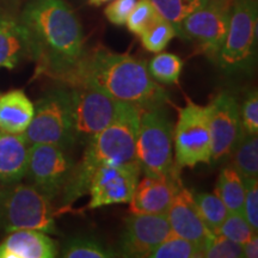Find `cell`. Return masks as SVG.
<instances>
[{
  "label": "cell",
  "instance_id": "3",
  "mask_svg": "<svg viewBox=\"0 0 258 258\" xmlns=\"http://www.w3.org/2000/svg\"><path fill=\"white\" fill-rule=\"evenodd\" d=\"M140 109L128 103L118 102L114 120L101 133L85 145L82 160L74 164L72 172L61 192V212H69L71 206L89 192L95 171L102 165L134 163L135 145Z\"/></svg>",
  "mask_w": 258,
  "mask_h": 258
},
{
  "label": "cell",
  "instance_id": "13",
  "mask_svg": "<svg viewBox=\"0 0 258 258\" xmlns=\"http://www.w3.org/2000/svg\"><path fill=\"white\" fill-rule=\"evenodd\" d=\"M172 234L166 214H133L124 221L117 256L148 257L161 241Z\"/></svg>",
  "mask_w": 258,
  "mask_h": 258
},
{
  "label": "cell",
  "instance_id": "2",
  "mask_svg": "<svg viewBox=\"0 0 258 258\" xmlns=\"http://www.w3.org/2000/svg\"><path fill=\"white\" fill-rule=\"evenodd\" d=\"M78 84H92L116 101L139 109L164 108L169 103V95L151 77L146 61L104 47L85 53L67 85Z\"/></svg>",
  "mask_w": 258,
  "mask_h": 258
},
{
  "label": "cell",
  "instance_id": "31",
  "mask_svg": "<svg viewBox=\"0 0 258 258\" xmlns=\"http://www.w3.org/2000/svg\"><path fill=\"white\" fill-rule=\"evenodd\" d=\"M202 257L241 258L244 257L243 245L221 237V235H214L202 249Z\"/></svg>",
  "mask_w": 258,
  "mask_h": 258
},
{
  "label": "cell",
  "instance_id": "11",
  "mask_svg": "<svg viewBox=\"0 0 258 258\" xmlns=\"http://www.w3.org/2000/svg\"><path fill=\"white\" fill-rule=\"evenodd\" d=\"M76 89V141L86 145L114 120L118 101L92 84Z\"/></svg>",
  "mask_w": 258,
  "mask_h": 258
},
{
  "label": "cell",
  "instance_id": "28",
  "mask_svg": "<svg viewBox=\"0 0 258 258\" xmlns=\"http://www.w3.org/2000/svg\"><path fill=\"white\" fill-rule=\"evenodd\" d=\"M176 35L177 32L173 25L160 17L140 37L145 49L151 53H160Z\"/></svg>",
  "mask_w": 258,
  "mask_h": 258
},
{
  "label": "cell",
  "instance_id": "1",
  "mask_svg": "<svg viewBox=\"0 0 258 258\" xmlns=\"http://www.w3.org/2000/svg\"><path fill=\"white\" fill-rule=\"evenodd\" d=\"M36 73L69 84L85 56L84 32L64 0H30L22 12Z\"/></svg>",
  "mask_w": 258,
  "mask_h": 258
},
{
  "label": "cell",
  "instance_id": "5",
  "mask_svg": "<svg viewBox=\"0 0 258 258\" xmlns=\"http://www.w3.org/2000/svg\"><path fill=\"white\" fill-rule=\"evenodd\" d=\"M173 128L164 108L140 109L135 153L148 177L179 175L172 156Z\"/></svg>",
  "mask_w": 258,
  "mask_h": 258
},
{
  "label": "cell",
  "instance_id": "32",
  "mask_svg": "<svg viewBox=\"0 0 258 258\" xmlns=\"http://www.w3.org/2000/svg\"><path fill=\"white\" fill-rule=\"evenodd\" d=\"M245 198L243 215L254 232L258 230V180L257 178H243Z\"/></svg>",
  "mask_w": 258,
  "mask_h": 258
},
{
  "label": "cell",
  "instance_id": "8",
  "mask_svg": "<svg viewBox=\"0 0 258 258\" xmlns=\"http://www.w3.org/2000/svg\"><path fill=\"white\" fill-rule=\"evenodd\" d=\"M173 143L175 164L179 170L211 161L212 141L207 106L188 101L185 106L179 108Z\"/></svg>",
  "mask_w": 258,
  "mask_h": 258
},
{
  "label": "cell",
  "instance_id": "21",
  "mask_svg": "<svg viewBox=\"0 0 258 258\" xmlns=\"http://www.w3.org/2000/svg\"><path fill=\"white\" fill-rule=\"evenodd\" d=\"M233 169L241 178L258 177V139L257 134L240 132L239 139L232 150Z\"/></svg>",
  "mask_w": 258,
  "mask_h": 258
},
{
  "label": "cell",
  "instance_id": "16",
  "mask_svg": "<svg viewBox=\"0 0 258 258\" xmlns=\"http://www.w3.org/2000/svg\"><path fill=\"white\" fill-rule=\"evenodd\" d=\"M182 186L179 175L171 177L145 176L138 182L129 211L133 214H166L173 196Z\"/></svg>",
  "mask_w": 258,
  "mask_h": 258
},
{
  "label": "cell",
  "instance_id": "29",
  "mask_svg": "<svg viewBox=\"0 0 258 258\" xmlns=\"http://www.w3.org/2000/svg\"><path fill=\"white\" fill-rule=\"evenodd\" d=\"M256 234L257 232L251 228L249 222L246 221L241 213L228 212L227 217L220 225L215 235H221V237L243 245Z\"/></svg>",
  "mask_w": 258,
  "mask_h": 258
},
{
  "label": "cell",
  "instance_id": "36",
  "mask_svg": "<svg viewBox=\"0 0 258 258\" xmlns=\"http://www.w3.org/2000/svg\"><path fill=\"white\" fill-rule=\"evenodd\" d=\"M109 2V0H89V4L90 5H93V6H99L102 4H104V3Z\"/></svg>",
  "mask_w": 258,
  "mask_h": 258
},
{
  "label": "cell",
  "instance_id": "33",
  "mask_svg": "<svg viewBox=\"0 0 258 258\" xmlns=\"http://www.w3.org/2000/svg\"><path fill=\"white\" fill-rule=\"evenodd\" d=\"M240 114V132L247 134L258 133V95L257 91H251L247 95L241 106Z\"/></svg>",
  "mask_w": 258,
  "mask_h": 258
},
{
  "label": "cell",
  "instance_id": "34",
  "mask_svg": "<svg viewBox=\"0 0 258 258\" xmlns=\"http://www.w3.org/2000/svg\"><path fill=\"white\" fill-rule=\"evenodd\" d=\"M137 4V0H115L104 10L105 17L115 25H125L132 10Z\"/></svg>",
  "mask_w": 258,
  "mask_h": 258
},
{
  "label": "cell",
  "instance_id": "25",
  "mask_svg": "<svg viewBox=\"0 0 258 258\" xmlns=\"http://www.w3.org/2000/svg\"><path fill=\"white\" fill-rule=\"evenodd\" d=\"M194 200L206 226L215 235L220 225L227 217L228 209L217 194L198 192L194 195Z\"/></svg>",
  "mask_w": 258,
  "mask_h": 258
},
{
  "label": "cell",
  "instance_id": "20",
  "mask_svg": "<svg viewBox=\"0 0 258 258\" xmlns=\"http://www.w3.org/2000/svg\"><path fill=\"white\" fill-rule=\"evenodd\" d=\"M35 106L22 90L0 95V131L22 134L34 117Z\"/></svg>",
  "mask_w": 258,
  "mask_h": 258
},
{
  "label": "cell",
  "instance_id": "12",
  "mask_svg": "<svg viewBox=\"0 0 258 258\" xmlns=\"http://www.w3.org/2000/svg\"><path fill=\"white\" fill-rule=\"evenodd\" d=\"M141 169L138 161L117 165H102L93 173L89 194V209L116 203H129L137 188Z\"/></svg>",
  "mask_w": 258,
  "mask_h": 258
},
{
  "label": "cell",
  "instance_id": "35",
  "mask_svg": "<svg viewBox=\"0 0 258 258\" xmlns=\"http://www.w3.org/2000/svg\"><path fill=\"white\" fill-rule=\"evenodd\" d=\"M244 257L246 258H257L258 257V239L257 234L253 235L249 241L243 244Z\"/></svg>",
  "mask_w": 258,
  "mask_h": 258
},
{
  "label": "cell",
  "instance_id": "26",
  "mask_svg": "<svg viewBox=\"0 0 258 258\" xmlns=\"http://www.w3.org/2000/svg\"><path fill=\"white\" fill-rule=\"evenodd\" d=\"M183 70V60L171 53H157L148 64V72L153 79L163 84L178 83Z\"/></svg>",
  "mask_w": 258,
  "mask_h": 258
},
{
  "label": "cell",
  "instance_id": "22",
  "mask_svg": "<svg viewBox=\"0 0 258 258\" xmlns=\"http://www.w3.org/2000/svg\"><path fill=\"white\" fill-rule=\"evenodd\" d=\"M60 256L63 258H111L117 256V253L97 237L79 234L64 241Z\"/></svg>",
  "mask_w": 258,
  "mask_h": 258
},
{
  "label": "cell",
  "instance_id": "7",
  "mask_svg": "<svg viewBox=\"0 0 258 258\" xmlns=\"http://www.w3.org/2000/svg\"><path fill=\"white\" fill-rule=\"evenodd\" d=\"M257 42L256 0H233L225 41L215 56L226 72L250 69Z\"/></svg>",
  "mask_w": 258,
  "mask_h": 258
},
{
  "label": "cell",
  "instance_id": "19",
  "mask_svg": "<svg viewBox=\"0 0 258 258\" xmlns=\"http://www.w3.org/2000/svg\"><path fill=\"white\" fill-rule=\"evenodd\" d=\"M25 56H31V51L24 25L0 12V67L14 70Z\"/></svg>",
  "mask_w": 258,
  "mask_h": 258
},
{
  "label": "cell",
  "instance_id": "23",
  "mask_svg": "<svg viewBox=\"0 0 258 258\" xmlns=\"http://www.w3.org/2000/svg\"><path fill=\"white\" fill-rule=\"evenodd\" d=\"M215 194L221 199L228 212L241 213L245 198L243 178L233 167H225L219 175Z\"/></svg>",
  "mask_w": 258,
  "mask_h": 258
},
{
  "label": "cell",
  "instance_id": "17",
  "mask_svg": "<svg viewBox=\"0 0 258 258\" xmlns=\"http://www.w3.org/2000/svg\"><path fill=\"white\" fill-rule=\"evenodd\" d=\"M57 253L56 241L36 230L10 232L0 243V258H53Z\"/></svg>",
  "mask_w": 258,
  "mask_h": 258
},
{
  "label": "cell",
  "instance_id": "30",
  "mask_svg": "<svg viewBox=\"0 0 258 258\" xmlns=\"http://www.w3.org/2000/svg\"><path fill=\"white\" fill-rule=\"evenodd\" d=\"M159 18L160 16L158 15L150 0H137V4L132 10L125 25L129 31L138 36H141Z\"/></svg>",
  "mask_w": 258,
  "mask_h": 258
},
{
  "label": "cell",
  "instance_id": "14",
  "mask_svg": "<svg viewBox=\"0 0 258 258\" xmlns=\"http://www.w3.org/2000/svg\"><path fill=\"white\" fill-rule=\"evenodd\" d=\"M213 161L230 156L240 135L239 103L233 93L224 91L207 105Z\"/></svg>",
  "mask_w": 258,
  "mask_h": 258
},
{
  "label": "cell",
  "instance_id": "6",
  "mask_svg": "<svg viewBox=\"0 0 258 258\" xmlns=\"http://www.w3.org/2000/svg\"><path fill=\"white\" fill-rule=\"evenodd\" d=\"M0 189V227L5 232L36 230L56 233L51 201L34 185L18 183Z\"/></svg>",
  "mask_w": 258,
  "mask_h": 258
},
{
  "label": "cell",
  "instance_id": "24",
  "mask_svg": "<svg viewBox=\"0 0 258 258\" xmlns=\"http://www.w3.org/2000/svg\"><path fill=\"white\" fill-rule=\"evenodd\" d=\"M158 15L173 25L177 36L182 22L195 12L196 10L206 5L209 0H150Z\"/></svg>",
  "mask_w": 258,
  "mask_h": 258
},
{
  "label": "cell",
  "instance_id": "18",
  "mask_svg": "<svg viewBox=\"0 0 258 258\" xmlns=\"http://www.w3.org/2000/svg\"><path fill=\"white\" fill-rule=\"evenodd\" d=\"M30 145L22 134L0 131V183L12 184L24 178L28 170Z\"/></svg>",
  "mask_w": 258,
  "mask_h": 258
},
{
  "label": "cell",
  "instance_id": "9",
  "mask_svg": "<svg viewBox=\"0 0 258 258\" xmlns=\"http://www.w3.org/2000/svg\"><path fill=\"white\" fill-rule=\"evenodd\" d=\"M232 3L233 0H209L182 22L178 36L215 57L227 34Z\"/></svg>",
  "mask_w": 258,
  "mask_h": 258
},
{
  "label": "cell",
  "instance_id": "15",
  "mask_svg": "<svg viewBox=\"0 0 258 258\" xmlns=\"http://www.w3.org/2000/svg\"><path fill=\"white\" fill-rule=\"evenodd\" d=\"M166 217L173 234L191 241L201 250L214 237L200 214L194 195L183 185L173 196Z\"/></svg>",
  "mask_w": 258,
  "mask_h": 258
},
{
  "label": "cell",
  "instance_id": "10",
  "mask_svg": "<svg viewBox=\"0 0 258 258\" xmlns=\"http://www.w3.org/2000/svg\"><path fill=\"white\" fill-rule=\"evenodd\" d=\"M72 158L55 145L34 144L29 148L27 175L32 185L50 201L61 195L73 169Z\"/></svg>",
  "mask_w": 258,
  "mask_h": 258
},
{
  "label": "cell",
  "instance_id": "4",
  "mask_svg": "<svg viewBox=\"0 0 258 258\" xmlns=\"http://www.w3.org/2000/svg\"><path fill=\"white\" fill-rule=\"evenodd\" d=\"M34 117L24 132L29 145H55L63 150L76 141V89L60 86L34 104Z\"/></svg>",
  "mask_w": 258,
  "mask_h": 258
},
{
  "label": "cell",
  "instance_id": "27",
  "mask_svg": "<svg viewBox=\"0 0 258 258\" xmlns=\"http://www.w3.org/2000/svg\"><path fill=\"white\" fill-rule=\"evenodd\" d=\"M150 258H201L202 250L191 241L171 234L151 252Z\"/></svg>",
  "mask_w": 258,
  "mask_h": 258
}]
</instances>
